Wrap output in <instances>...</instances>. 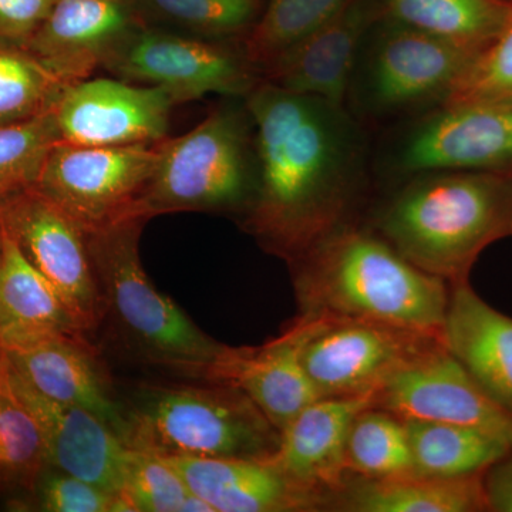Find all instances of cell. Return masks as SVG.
I'll list each match as a JSON object with an SVG mask.
<instances>
[{
  "instance_id": "cell-7",
  "label": "cell",
  "mask_w": 512,
  "mask_h": 512,
  "mask_svg": "<svg viewBox=\"0 0 512 512\" xmlns=\"http://www.w3.org/2000/svg\"><path fill=\"white\" fill-rule=\"evenodd\" d=\"M301 359L319 397H372L441 335L346 316L299 315Z\"/></svg>"
},
{
  "instance_id": "cell-30",
  "label": "cell",
  "mask_w": 512,
  "mask_h": 512,
  "mask_svg": "<svg viewBox=\"0 0 512 512\" xmlns=\"http://www.w3.org/2000/svg\"><path fill=\"white\" fill-rule=\"evenodd\" d=\"M0 360V491L32 488L49 466L42 430L33 414L10 390Z\"/></svg>"
},
{
  "instance_id": "cell-33",
  "label": "cell",
  "mask_w": 512,
  "mask_h": 512,
  "mask_svg": "<svg viewBox=\"0 0 512 512\" xmlns=\"http://www.w3.org/2000/svg\"><path fill=\"white\" fill-rule=\"evenodd\" d=\"M512 100V5L503 28L474 56L446 96V104Z\"/></svg>"
},
{
  "instance_id": "cell-15",
  "label": "cell",
  "mask_w": 512,
  "mask_h": 512,
  "mask_svg": "<svg viewBox=\"0 0 512 512\" xmlns=\"http://www.w3.org/2000/svg\"><path fill=\"white\" fill-rule=\"evenodd\" d=\"M141 26L133 0H56L25 49L77 83L106 66Z\"/></svg>"
},
{
  "instance_id": "cell-31",
  "label": "cell",
  "mask_w": 512,
  "mask_h": 512,
  "mask_svg": "<svg viewBox=\"0 0 512 512\" xmlns=\"http://www.w3.org/2000/svg\"><path fill=\"white\" fill-rule=\"evenodd\" d=\"M140 19L201 39L228 36L254 25L258 0H133Z\"/></svg>"
},
{
  "instance_id": "cell-35",
  "label": "cell",
  "mask_w": 512,
  "mask_h": 512,
  "mask_svg": "<svg viewBox=\"0 0 512 512\" xmlns=\"http://www.w3.org/2000/svg\"><path fill=\"white\" fill-rule=\"evenodd\" d=\"M40 511L46 512H130L119 494L110 493L57 468L46 466L30 488Z\"/></svg>"
},
{
  "instance_id": "cell-22",
  "label": "cell",
  "mask_w": 512,
  "mask_h": 512,
  "mask_svg": "<svg viewBox=\"0 0 512 512\" xmlns=\"http://www.w3.org/2000/svg\"><path fill=\"white\" fill-rule=\"evenodd\" d=\"M443 340L485 392L512 416V318L470 282L450 285Z\"/></svg>"
},
{
  "instance_id": "cell-14",
  "label": "cell",
  "mask_w": 512,
  "mask_h": 512,
  "mask_svg": "<svg viewBox=\"0 0 512 512\" xmlns=\"http://www.w3.org/2000/svg\"><path fill=\"white\" fill-rule=\"evenodd\" d=\"M3 372L10 390L39 424L50 466L121 495L131 448L94 414L37 392L13 369L6 355Z\"/></svg>"
},
{
  "instance_id": "cell-12",
  "label": "cell",
  "mask_w": 512,
  "mask_h": 512,
  "mask_svg": "<svg viewBox=\"0 0 512 512\" xmlns=\"http://www.w3.org/2000/svg\"><path fill=\"white\" fill-rule=\"evenodd\" d=\"M175 101L160 87L114 79L72 84L55 107L60 141L82 147L156 144L165 140Z\"/></svg>"
},
{
  "instance_id": "cell-18",
  "label": "cell",
  "mask_w": 512,
  "mask_h": 512,
  "mask_svg": "<svg viewBox=\"0 0 512 512\" xmlns=\"http://www.w3.org/2000/svg\"><path fill=\"white\" fill-rule=\"evenodd\" d=\"M214 512L325 511L328 498L286 476L274 461L164 457Z\"/></svg>"
},
{
  "instance_id": "cell-20",
  "label": "cell",
  "mask_w": 512,
  "mask_h": 512,
  "mask_svg": "<svg viewBox=\"0 0 512 512\" xmlns=\"http://www.w3.org/2000/svg\"><path fill=\"white\" fill-rule=\"evenodd\" d=\"M369 406L372 397H319L286 424L272 461L293 481L329 501L350 477L346 468L350 426Z\"/></svg>"
},
{
  "instance_id": "cell-39",
  "label": "cell",
  "mask_w": 512,
  "mask_h": 512,
  "mask_svg": "<svg viewBox=\"0 0 512 512\" xmlns=\"http://www.w3.org/2000/svg\"><path fill=\"white\" fill-rule=\"evenodd\" d=\"M3 242H5V238H3L2 227H0V264H2L3 258Z\"/></svg>"
},
{
  "instance_id": "cell-17",
  "label": "cell",
  "mask_w": 512,
  "mask_h": 512,
  "mask_svg": "<svg viewBox=\"0 0 512 512\" xmlns=\"http://www.w3.org/2000/svg\"><path fill=\"white\" fill-rule=\"evenodd\" d=\"M10 365L43 396L82 407L99 417L121 440L126 433V406L86 335L59 336L28 348L5 350Z\"/></svg>"
},
{
  "instance_id": "cell-32",
  "label": "cell",
  "mask_w": 512,
  "mask_h": 512,
  "mask_svg": "<svg viewBox=\"0 0 512 512\" xmlns=\"http://www.w3.org/2000/svg\"><path fill=\"white\" fill-rule=\"evenodd\" d=\"M57 141L55 109L0 127V204L36 187Z\"/></svg>"
},
{
  "instance_id": "cell-26",
  "label": "cell",
  "mask_w": 512,
  "mask_h": 512,
  "mask_svg": "<svg viewBox=\"0 0 512 512\" xmlns=\"http://www.w3.org/2000/svg\"><path fill=\"white\" fill-rule=\"evenodd\" d=\"M503 0H386L394 23L481 50L503 28Z\"/></svg>"
},
{
  "instance_id": "cell-13",
  "label": "cell",
  "mask_w": 512,
  "mask_h": 512,
  "mask_svg": "<svg viewBox=\"0 0 512 512\" xmlns=\"http://www.w3.org/2000/svg\"><path fill=\"white\" fill-rule=\"evenodd\" d=\"M406 170L500 171L512 165V100L446 104L403 148Z\"/></svg>"
},
{
  "instance_id": "cell-23",
  "label": "cell",
  "mask_w": 512,
  "mask_h": 512,
  "mask_svg": "<svg viewBox=\"0 0 512 512\" xmlns=\"http://www.w3.org/2000/svg\"><path fill=\"white\" fill-rule=\"evenodd\" d=\"M3 231V229H2ZM0 264V346L28 348L59 336L86 335L55 286L3 232Z\"/></svg>"
},
{
  "instance_id": "cell-25",
  "label": "cell",
  "mask_w": 512,
  "mask_h": 512,
  "mask_svg": "<svg viewBox=\"0 0 512 512\" xmlns=\"http://www.w3.org/2000/svg\"><path fill=\"white\" fill-rule=\"evenodd\" d=\"M412 448L414 474L458 478L484 474L512 450L497 434L439 421L404 420Z\"/></svg>"
},
{
  "instance_id": "cell-21",
  "label": "cell",
  "mask_w": 512,
  "mask_h": 512,
  "mask_svg": "<svg viewBox=\"0 0 512 512\" xmlns=\"http://www.w3.org/2000/svg\"><path fill=\"white\" fill-rule=\"evenodd\" d=\"M301 348L302 326L295 319L281 336L258 348L228 346L211 382L238 387L282 431L319 399L303 367Z\"/></svg>"
},
{
  "instance_id": "cell-6",
  "label": "cell",
  "mask_w": 512,
  "mask_h": 512,
  "mask_svg": "<svg viewBox=\"0 0 512 512\" xmlns=\"http://www.w3.org/2000/svg\"><path fill=\"white\" fill-rule=\"evenodd\" d=\"M248 128L244 114L220 109L183 136L160 141L137 218L148 221L167 212L220 210L251 200L255 175Z\"/></svg>"
},
{
  "instance_id": "cell-41",
  "label": "cell",
  "mask_w": 512,
  "mask_h": 512,
  "mask_svg": "<svg viewBox=\"0 0 512 512\" xmlns=\"http://www.w3.org/2000/svg\"><path fill=\"white\" fill-rule=\"evenodd\" d=\"M511 235H512V232H511Z\"/></svg>"
},
{
  "instance_id": "cell-3",
  "label": "cell",
  "mask_w": 512,
  "mask_h": 512,
  "mask_svg": "<svg viewBox=\"0 0 512 512\" xmlns=\"http://www.w3.org/2000/svg\"><path fill=\"white\" fill-rule=\"evenodd\" d=\"M383 211L380 237L421 271L468 281L485 248L512 232V178L497 171H436Z\"/></svg>"
},
{
  "instance_id": "cell-11",
  "label": "cell",
  "mask_w": 512,
  "mask_h": 512,
  "mask_svg": "<svg viewBox=\"0 0 512 512\" xmlns=\"http://www.w3.org/2000/svg\"><path fill=\"white\" fill-rule=\"evenodd\" d=\"M373 406L403 420L476 427L512 444V416L490 396L444 340L424 350L383 384Z\"/></svg>"
},
{
  "instance_id": "cell-34",
  "label": "cell",
  "mask_w": 512,
  "mask_h": 512,
  "mask_svg": "<svg viewBox=\"0 0 512 512\" xmlns=\"http://www.w3.org/2000/svg\"><path fill=\"white\" fill-rule=\"evenodd\" d=\"M191 494L167 458L131 450L121 497L130 512H181Z\"/></svg>"
},
{
  "instance_id": "cell-28",
  "label": "cell",
  "mask_w": 512,
  "mask_h": 512,
  "mask_svg": "<svg viewBox=\"0 0 512 512\" xmlns=\"http://www.w3.org/2000/svg\"><path fill=\"white\" fill-rule=\"evenodd\" d=\"M350 0H268L245 40L249 66L264 70L335 18Z\"/></svg>"
},
{
  "instance_id": "cell-16",
  "label": "cell",
  "mask_w": 512,
  "mask_h": 512,
  "mask_svg": "<svg viewBox=\"0 0 512 512\" xmlns=\"http://www.w3.org/2000/svg\"><path fill=\"white\" fill-rule=\"evenodd\" d=\"M478 52L474 47L394 23L377 43L370 64L373 99L380 106L400 107L437 94L447 96Z\"/></svg>"
},
{
  "instance_id": "cell-8",
  "label": "cell",
  "mask_w": 512,
  "mask_h": 512,
  "mask_svg": "<svg viewBox=\"0 0 512 512\" xmlns=\"http://www.w3.org/2000/svg\"><path fill=\"white\" fill-rule=\"evenodd\" d=\"M158 144L82 147L57 141L35 188L86 234L137 218L156 168Z\"/></svg>"
},
{
  "instance_id": "cell-27",
  "label": "cell",
  "mask_w": 512,
  "mask_h": 512,
  "mask_svg": "<svg viewBox=\"0 0 512 512\" xmlns=\"http://www.w3.org/2000/svg\"><path fill=\"white\" fill-rule=\"evenodd\" d=\"M350 476L387 480L414 474L412 448L404 420L369 406L357 414L346 441Z\"/></svg>"
},
{
  "instance_id": "cell-1",
  "label": "cell",
  "mask_w": 512,
  "mask_h": 512,
  "mask_svg": "<svg viewBox=\"0 0 512 512\" xmlns=\"http://www.w3.org/2000/svg\"><path fill=\"white\" fill-rule=\"evenodd\" d=\"M247 96L256 157L249 227L292 261L342 225L357 174L353 131L342 107L315 97L268 82Z\"/></svg>"
},
{
  "instance_id": "cell-38",
  "label": "cell",
  "mask_w": 512,
  "mask_h": 512,
  "mask_svg": "<svg viewBox=\"0 0 512 512\" xmlns=\"http://www.w3.org/2000/svg\"><path fill=\"white\" fill-rule=\"evenodd\" d=\"M181 512H214V510H212L211 505L207 501L202 500L200 495L194 494L191 491V494L185 500L183 511Z\"/></svg>"
},
{
  "instance_id": "cell-24",
  "label": "cell",
  "mask_w": 512,
  "mask_h": 512,
  "mask_svg": "<svg viewBox=\"0 0 512 512\" xmlns=\"http://www.w3.org/2000/svg\"><path fill=\"white\" fill-rule=\"evenodd\" d=\"M326 511H488L484 474L458 478L410 474L387 480H367L350 476L342 488L330 495Z\"/></svg>"
},
{
  "instance_id": "cell-10",
  "label": "cell",
  "mask_w": 512,
  "mask_h": 512,
  "mask_svg": "<svg viewBox=\"0 0 512 512\" xmlns=\"http://www.w3.org/2000/svg\"><path fill=\"white\" fill-rule=\"evenodd\" d=\"M245 57L212 40L141 26L104 69L127 82L160 87L175 104L210 94L239 96L254 89Z\"/></svg>"
},
{
  "instance_id": "cell-36",
  "label": "cell",
  "mask_w": 512,
  "mask_h": 512,
  "mask_svg": "<svg viewBox=\"0 0 512 512\" xmlns=\"http://www.w3.org/2000/svg\"><path fill=\"white\" fill-rule=\"evenodd\" d=\"M56 0H0V46L25 49Z\"/></svg>"
},
{
  "instance_id": "cell-4",
  "label": "cell",
  "mask_w": 512,
  "mask_h": 512,
  "mask_svg": "<svg viewBox=\"0 0 512 512\" xmlns=\"http://www.w3.org/2000/svg\"><path fill=\"white\" fill-rule=\"evenodd\" d=\"M146 222L131 218L86 234L106 315L147 362L211 382L228 346L202 332L148 278L138 249Z\"/></svg>"
},
{
  "instance_id": "cell-40",
  "label": "cell",
  "mask_w": 512,
  "mask_h": 512,
  "mask_svg": "<svg viewBox=\"0 0 512 512\" xmlns=\"http://www.w3.org/2000/svg\"><path fill=\"white\" fill-rule=\"evenodd\" d=\"M2 356H3V349H2V346H0V360H2Z\"/></svg>"
},
{
  "instance_id": "cell-5",
  "label": "cell",
  "mask_w": 512,
  "mask_h": 512,
  "mask_svg": "<svg viewBox=\"0 0 512 512\" xmlns=\"http://www.w3.org/2000/svg\"><path fill=\"white\" fill-rule=\"evenodd\" d=\"M124 443L161 457L271 460L281 431L231 384H154L126 406Z\"/></svg>"
},
{
  "instance_id": "cell-29",
  "label": "cell",
  "mask_w": 512,
  "mask_h": 512,
  "mask_svg": "<svg viewBox=\"0 0 512 512\" xmlns=\"http://www.w3.org/2000/svg\"><path fill=\"white\" fill-rule=\"evenodd\" d=\"M72 84L28 50L0 46V127L55 109Z\"/></svg>"
},
{
  "instance_id": "cell-37",
  "label": "cell",
  "mask_w": 512,
  "mask_h": 512,
  "mask_svg": "<svg viewBox=\"0 0 512 512\" xmlns=\"http://www.w3.org/2000/svg\"><path fill=\"white\" fill-rule=\"evenodd\" d=\"M487 510L512 512V450L484 473Z\"/></svg>"
},
{
  "instance_id": "cell-19",
  "label": "cell",
  "mask_w": 512,
  "mask_h": 512,
  "mask_svg": "<svg viewBox=\"0 0 512 512\" xmlns=\"http://www.w3.org/2000/svg\"><path fill=\"white\" fill-rule=\"evenodd\" d=\"M370 15L363 0H350L335 18L262 70L266 82L342 107Z\"/></svg>"
},
{
  "instance_id": "cell-2",
  "label": "cell",
  "mask_w": 512,
  "mask_h": 512,
  "mask_svg": "<svg viewBox=\"0 0 512 512\" xmlns=\"http://www.w3.org/2000/svg\"><path fill=\"white\" fill-rule=\"evenodd\" d=\"M291 262L301 315L376 320L443 336L450 284L382 237L342 224Z\"/></svg>"
},
{
  "instance_id": "cell-9",
  "label": "cell",
  "mask_w": 512,
  "mask_h": 512,
  "mask_svg": "<svg viewBox=\"0 0 512 512\" xmlns=\"http://www.w3.org/2000/svg\"><path fill=\"white\" fill-rule=\"evenodd\" d=\"M0 227L50 282L84 332L106 318L86 232L36 188L0 204Z\"/></svg>"
}]
</instances>
